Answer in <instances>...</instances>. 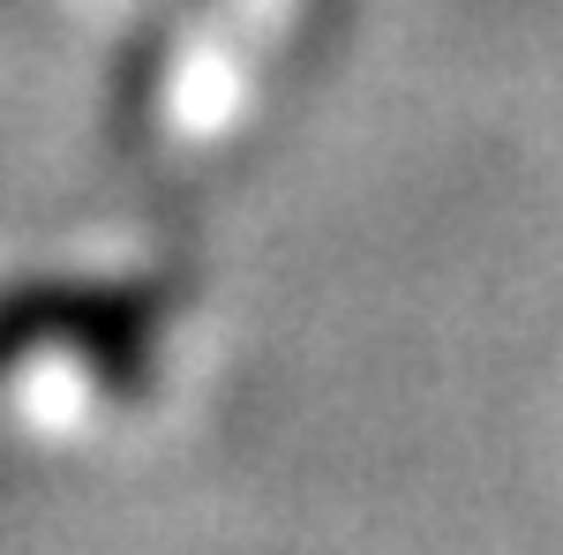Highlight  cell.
Returning a JSON list of instances; mask_svg holds the SVG:
<instances>
[{"instance_id": "1", "label": "cell", "mask_w": 563, "mask_h": 555, "mask_svg": "<svg viewBox=\"0 0 563 555\" xmlns=\"http://www.w3.org/2000/svg\"><path fill=\"white\" fill-rule=\"evenodd\" d=\"M151 331L143 293H98V286H15L0 293V360L38 338H84V345H129Z\"/></svg>"}]
</instances>
